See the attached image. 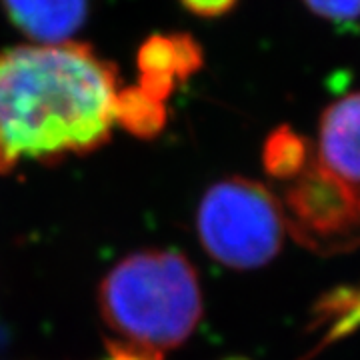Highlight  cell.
Returning <instances> with one entry per match:
<instances>
[{
    "mask_svg": "<svg viewBox=\"0 0 360 360\" xmlns=\"http://www.w3.org/2000/svg\"><path fill=\"white\" fill-rule=\"evenodd\" d=\"M118 70L84 42L0 51V174L110 141Z\"/></svg>",
    "mask_w": 360,
    "mask_h": 360,
    "instance_id": "obj_1",
    "label": "cell"
},
{
    "mask_svg": "<svg viewBox=\"0 0 360 360\" xmlns=\"http://www.w3.org/2000/svg\"><path fill=\"white\" fill-rule=\"evenodd\" d=\"M98 309L112 345L162 359L193 335L202 290L191 260L170 248H148L116 262L98 288Z\"/></svg>",
    "mask_w": 360,
    "mask_h": 360,
    "instance_id": "obj_2",
    "label": "cell"
},
{
    "mask_svg": "<svg viewBox=\"0 0 360 360\" xmlns=\"http://www.w3.org/2000/svg\"><path fill=\"white\" fill-rule=\"evenodd\" d=\"M196 229L205 250L234 270H255L281 252L286 236L283 205L262 182L229 176L202 196Z\"/></svg>",
    "mask_w": 360,
    "mask_h": 360,
    "instance_id": "obj_3",
    "label": "cell"
},
{
    "mask_svg": "<svg viewBox=\"0 0 360 360\" xmlns=\"http://www.w3.org/2000/svg\"><path fill=\"white\" fill-rule=\"evenodd\" d=\"M283 205L286 234L319 257L360 248V184L312 160L288 182Z\"/></svg>",
    "mask_w": 360,
    "mask_h": 360,
    "instance_id": "obj_4",
    "label": "cell"
},
{
    "mask_svg": "<svg viewBox=\"0 0 360 360\" xmlns=\"http://www.w3.org/2000/svg\"><path fill=\"white\" fill-rule=\"evenodd\" d=\"M205 65V54L194 37L186 32L153 34L136 52L139 86L167 103L179 82L196 75Z\"/></svg>",
    "mask_w": 360,
    "mask_h": 360,
    "instance_id": "obj_5",
    "label": "cell"
},
{
    "mask_svg": "<svg viewBox=\"0 0 360 360\" xmlns=\"http://www.w3.org/2000/svg\"><path fill=\"white\" fill-rule=\"evenodd\" d=\"M319 162L360 184V92L324 108L319 124Z\"/></svg>",
    "mask_w": 360,
    "mask_h": 360,
    "instance_id": "obj_6",
    "label": "cell"
},
{
    "mask_svg": "<svg viewBox=\"0 0 360 360\" xmlns=\"http://www.w3.org/2000/svg\"><path fill=\"white\" fill-rule=\"evenodd\" d=\"M4 14L37 44L68 42L89 18V0H0Z\"/></svg>",
    "mask_w": 360,
    "mask_h": 360,
    "instance_id": "obj_7",
    "label": "cell"
},
{
    "mask_svg": "<svg viewBox=\"0 0 360 360\" xmlns=\"http://www.w3.org/2000/svg\"><path fill=\"white\" fill-rule=\"evenodd\" d=\"M310 328L322 333L314 352L356 333L360 328V283L335 288L322 296L312 310Z\"/></svg>",
    "mask_w": 360,
    "mask_h": 360,
    "instance_id": "obj_8",
    "label": "cell"
},
{
    "mask_svg": "<svg viewBox=\"0 0 360 360\" xmlns=\"http://www.w3.org/2000/svg\"><path fill=\"white\" fill-rule=\"evenodd\" d=\"M115 110L116 124L139 139H155L168 118L167 103L150 96L139 84L118 89Z\"/></svg>",
    "mask_w": 360,
    "mask_h": 360,
    "instance_id": "obj_9",
    "label": "cell"
},
{
    "mask_svg": "<svg viewBox=\"0 0 360 360\" xmlns=\"http://www.w3.org/2000/svg\"><path fill=\"white\" fill-rule=\"evenodd\" d=\"M312 160V144L288 124L272 130L262 148L264 170L286 182L295 180Z\"/></svg>",
    "mask_w": 360,
    "mask_h": 360,
    "instance_id": "obj_10",
    "label": "cell"
},
{
    "mask_svg": "<svg viewBox=\"0 0 360 360\" xmlns=\"http://www.w3.org/2000/svg\"><path fill=\"white\" fill-rule=\"evenodd\" d=\"M309 6L310 13H314L326 20H354L360 18V0H302Z\"/></svg>",
    "mask_w": 360,
    "mask_h": 360,
    "instance_id": "obj_11",
    "label": "cell"
},
{
    "mask_svg": "<svg viewBox=\"0 0 360 360\" xmlns=\"http://www.w3.org/2000/svg\"><path fill=\"white\" fill-rule=\"evenodd\" d=\"M180 4L194 16L219 18V16H224L234 11L238 0H180Z\"/></svg>",
    "mask_w": 360,
    "mask_h": 360,
    "instance_id": "obj_12",
    "label": "cell"
},
{
    "mask_svg": "<svg viewBox=\"0 0 360 360\" xmlns=\"http://www.w3.org/2000/svg\"><path fill=\"white\" fill-rule=\"evenodd\" d=\"M108 348H110V352H108L106 360H160L155 359V356H148V354H142V352H136L132 348L112 345V342H108Z\"/></svg>",
    "mask_w": 360,
    "mask_h": 360,
    "instance_id": "obj_13",
    "label": "cell"
},
{
    "mask_svg": "<svg viewBox=\"0 0 360 360\" xmlns=\"http://www.w3.org/2000/svg\"><path fill=\"white\" fill-rule=\"evenodd\" d=\"M229 360H245V359H229Z\"/></svg>",
    "mask_w": 360,
    "mask_h": 360,
    "instance_id": "obj_14",
    "label": "cell"
}]
</instances>
